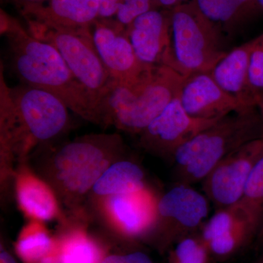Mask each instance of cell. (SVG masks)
<instances>
[{
    "label": "cell",
    "instance_id": "obj_1",
    "mask_svg": "<svg viewBox=\"0 0 263 263\" xmlns=\"http://www.w3.org/2000/svg\"><path fill=\"white\" fill-rule=\"evenodd\" d=\"M1 33L6 37L10 68L22 84L56 95L74 113L102 124L96 105L53 45L34 37L16 21L3 15Z\"/></svg>",
    "mask_w": 263,
    "mask_h": 263
},
{
    "label": "cell",
    "instance_id": "obj_2",
    "mask_svg": "<svg viewBox=\"0 0 263 263\" xmlns=\"http://www.w3.org/2000/svg\"><path fill=\"white\" fill-rule=\"evenodd\" d=\"M262 138L263 123L257 107L221 118L177 151L173 161L175 183L202 182L227 156Z\"/></svg>",
    "mask_w": 263,
    "mask_h": 263
},
{
    "label": "cell",
    "instance_id": "obj_3",
    "mask_svg": "<svg viewBox=\"0 0 263 263\" xmlns=\"http://www.w3.org/2000/svg\"><path fill=\"white\" fill-rule=\"evenodd\" d=\"M186 77L165 65L155 66L131 86L112 83L102 105V125L139 135L175 98Z\"/></svg>",
    "mask_w": 263,
    "mask_h": 263
},
{
    "label": "cell",
    "instance_id": "obj_4",
    "mask_svg": "<svg viewBox=\"0 0 263 263\" xmlns=\"http://www.w3.org/2000/svg\"><path fill=\"white\" fill-rule=\"evenodd\" d=\"M171 48L165 66L188 77L210 72L228 50L224 31L207 18L194 0L171 10Z\"/></svg>",
    "mask_w": 263,
    "mask_h": 263
},
{
    "label": "cell",
    "instance_id": "obj_5",
    "mask_svg": "<svg viewBox=\"0 0 263 263\" xmlns=\"http://www.w3.org/2000/svg\"><path fill=\"white\" fill-rule=\"evenodd\" d=\"M123 151L122 138L117 135L84 136L64 143L52 155V176L65 195L82 196L92 190Z\"/></svg>",
    "mask_w": 263,
    "mask_h": 263
},
{
    "label": "cell",
    "instance_id": "obj_6",
    "mask_svg": "<svg viewBox=\"0 0 263 263\" xmlns=\"http://www.w3.org/2000/svg\"><path fill=\"white\" fill-rule=\"evenodd\" d=\"M34 37L51 43L60 51L72 75L86 89L100 112L113 81L91 37L90 28L68 29L32 24Z\"/></svg>",
    "mask_w": 263,
    "mask_h": 263
},
{
    "label": "cell",
    "instance_id": "obj_7",
    "mask_svg": "<svg viewBox=\"0 0 263 263\" xmlns=\"http://www.w3.org/2000/svg\"><path fill=\"white\" fill-rule=\"evenodd\" d=\"M209 200L192 186L175 183L159 199L151 238L162 252L202 228L210 211Z\"/></svg>",
    "mask_w": 263,
    "mask_h": 263
},
{
    "label": "cell",
    "instance_id": "obj_8",
    "mask_svg": "<svg viewBox=\"0 0 263 263\" xmlns=\"http://www.w3.org/2000/svg\"><path fill=\"white\" fill-rule=\"evenodd\" d=\"M17 119L24 136L32 142H49L67 130L70 115L56 95L22 84L9 88Z\"/></svg>",
    "mask_w": 263,
    "mask_h": 263
},
{
    "label": "cell",
    "instance_id": "obj_9",
    "mask_svg": "<svg viewBox=\"0 0 263 263\" xmlns=\"http://www.w3.org/2000/svg\"><path fill=\"white\" fill-rule=\"evenodd\" d=\"M220 119L191 117L177 97L138 135L139 145L151 155L173 163L175 155L183 144Z\"/></svg>",
    "mask_w": 263,
    "mask_h": 263
},
{
    "label": "cell",
    "instance_id": "obj_10",
    "mask_svg": "<svg viewBox=\"0 0 263 263\" xmlns=\"http://www.w3.org/2000/svg\"><path fill=\"white\" fill-rule=\"evenodd\" d=\"M263 155V138L232 152L202 181L204 195L216 209L239 202L249 176Z\"/></svg>",
    "mask_w": 263,
    "mask_h": 263
},
{
    "label": "cell",
    "instance_id": "obj_11",
    "mask_svg": "<svg viewBox=\"0 0 263 263\" xmlns=\"http://www.w3.org/2000/svg\"><path fill=\"white\" fill-rule=\"evenodd\" d=\"M102 19L92 24L91 37L110 79L114 84L122 86L136 84L155 66L145 65L137 57L127 27Z\"/></svg>",
    "mask_w": 263,
    "mask_h": 263
},
{
    "label": "cell",
    "instance_id": "obj_12",
    "mask_svg": "<svg viewBox=\"0 0 263 263\" xmlns=\"http://www.w3.org/2000/svg\"><path fill=\"white\" fill-rule=\"evenodd\" d=\"M178 98L186 113L198 119H219L247 110L221 89L210 72L186 77Z\"/></svg>",
    "mask_w": 263,
    "mask_h": 263
},
{
    "label": "cell",
    "instance_id": "obj_13",
    "mask_svg": "<svg viewBox=\"0 0 263 263\" xmlns=\"http://www.w3.org/2000/svg\"><path fill=\"white\" fill-rule=\"evenodd\" d=\"M108 197L106 209L119 232L129 239L148 238L155 226L160 197L148 186Z\"/></svg>",
    "mask_w": 263,
    "mask_h": 263
},
{
    "label": "cell",
    "instance_id": "obj_14",
    "mask_svg": "<svg viewBox=\"0 0 263 263\" xmlns=\"http://www.w3.org/2000/svg\"><path fill=\"white\" fill-rule=\"evenodd\" d=\"M171 10L152 9L135 19L127 33L137 57L145 65H165L171 48Z\"/></svg>",
    "mask_w": 263,
    "mask_h": 263
},
{
    "label": "cell",
    "instance_id": "obj_15",
    "mask_svg": "<svg viewBox=\"0 0 263 263\" xmlns=\"http://www.w3.org/2000/svg\"><path fill=\"white\" fill-rule=\"evenodd\" d=\"M37 23L68 29L90 28L99 18V0H48L46 5L24 8Z\"/></svg>",
    "mask_w": 263,
    "mask_h": 263
},
{
    "label": "cell",
    "instance_id": "obj_16",
    "mask_svg": "<svg viewBox=\"0 0 263 263\" xmlns=\"http://www.w3.org/2000/svg\"><path fill=\"white\" fill-rule=\"evenodd\" d=\"M253 45L252 39L230 50L210 72L221 89L238 100L243 109L252 108L247 106V90L249 60Z\"/></svg>",
    "mask_w": 263,
    "mask_h": 263
},
{
    "label": "cell",
    "instance_id": "obj_17",
    "mask_svg": "<svg viewBox=\"0 0 263 263\" xmlns=\"http://www.w3.org/2000/svg\"><path fill=\"white\" fill-rule=\"evenodd\" d=\"M148 187L144 171L136 162L119 159L99 178L92 191L100 196L136 193Z\"/></svg>",
    "mask_w": 263,
    "mask_h": 263
},
{
    "label": "cell",
    "instance_id": "obj_18",
    "mask_svg": "<svg viewBox=\"0 0 263 263\" xmlns=\"http://www.w3.org/2000/svg\"><path fill=\"white\" fill-rule=\"evenodd\" d=\"M16 193L19 205L27 215L41 221L51 220L57 216L56 198L44 181L23 175L19 178Z\"/></svg>",
    "mask_w": 263,
    "mask_h": 263
},
{
    "label": "cell",
    "instance_id": "obj_19",
    "mask_svg": "<svg viewBox=\"0 0 263 263\" xmlns=\"http://www.w3.org/2000/svg\"><path fill=\"white\" fill-rule=\"evenodd\" d=\"M202 14L224 32H231L240 21L260 9L256 0H194ZM261 10V9H260Z\"/></svg>",
    "mask_w": 263,
    "mask_h": 263
},
{
    "label": "cell",
    "instance_id": "obj_20",
    "mask_svg": "<svg viewBox=\"0 0 263 263\" xmlns=\"http://www.w3.org/2000/svg\"><path fill=\"white\" fill-rule=\"evenodd\" d=\"M57 249V241L39 224L26 228L15 245V252L24 263H41Z\"/></svg>",
    "mask_w": 263,
    "mask_h": 263
},
{
    "label": "cell",
    "instance_id": "obj_21",
    "mask_svg": "<svg viewBox=\"0 0 263 263\" xmlns=\"http://www.w3.org/2000/svg\"><path fill=\"white\" fill-rule=\"evenodd\" d=\"M57 251L66 263H101L105 256L100 246L81 231L62 237Z\"/></svg>",
    "mask_w": 263,
    "mask_h": 263
},
{
    "label": "cell",
    "instance_id": "obj_22",
    "mask_svg": "<svg viewBox=\"0 0 263 263\" xmlns=\"http://www.w3.org/2000/svg\"><path fill=\"white\" fill-rule=\"evenodd\" d=\"M238 204L258 235L263 226V155L252 170Z\"/></svg>",
    "mask_w": 263,
    "mask_h": 263
},
{
    "label": "cell",
    "instance_id": "obj_23",
    "mask_svg": "<svg viewBox=\"0 0 263 263\" xmlns=\"http://www.w3.org/2000/svg\"><path fill=\"white\" fill-rule=\"evenodd\" d=\"M256 235L257 232L249 222L240 224L218 235L207 243L213 260L224 261L231 258Z\"/></svg>",
    "mask_w": 263,
    "mask_h": 263
},
{
    "label": "cell",
    "instance_id": "obj_24",
    "mask_svg": "<svg viewBox=\"0 0 263 263\" xmlns=\"http://www.w3.org/2000/svg\"><path fill=\"white\" fill-rule=\"evenodd\" d=\"M212 260L200 230L186 235L168 251V263H210Z\"/></svg>",
    "mask_w": 263,
    "mask_h": 263
},
{
    "label": "cell",
    "instance_id": "obj_25",
    "mask_svg": "<svg viewBox=\"0 0 263 263\" xmlns=\"http://www.w3.org/2000/svg\"><path fill=\"white\" fill-rule=\"evenodd\" d=\"M245 222L250 224L247 216L237 202L230 206L216 209L214 215L202 224L200 230V233L202 238L208 243L218 235Z\"/></svg>",
    "mask_w": 263,
    "mask_h": 263
},
{
    "label": "cell",
    "instance_id": "obj_26",
    "mask_svg": "<svg viewBox=\"0 0 263 263\" xmlns=\"http://www.w3.org/2000/svg\"><path fill=\"white\" fill-rule=\"evenodd\" d=\"M263 95V33L254 38V45L249 60L247 104L255 108Z\"/></svg>",
    "mask_w": 263,
    "mask_h": 263
},
{
    "label": "cell",
    "instance_id": "obj_27",
    "mask_svg": "<svg viewBox=\"0 0 263 263\" xmlns=\"http://www.w3.org/2000/svg\"><path fill=\"white\" fill-rule=\"evenodd\" d=\"M154 0H123L116 15L117 22L127 27L138 16L155 9Z\"/></svg>",
    "mask_w": 263,
    "mask_h": 263
},
{
    "label": "cell",
    "instance_id": "obj_28",
    "mask_svg": "<svg viewBox=\"0 0 263 263\" xmlns=\"http://www.w3.org/2000/svg\"><path fill=\"white\" fill-rule=\"evenodd\" d=\"M101 263H154L149 256L141 251L105 256Z\"/></svg>",
    "mask_w": 263,
    "mask_h": 263
},
{
    "label": "cell",
    "instance_id": "obj_29",
    "mask_svg": "<svg viewBox=\"0 0 263 263\" xmlns=\"http://www.w3.org/2000/svg\"><path fill=\"white\" fill-rule=\"evenodd\" d=\"M123 0H99V18L108 19L117 15Z\"/></svg>",
    "mask_w": 263,
    "mask_h": 263
},
{
    "label": "cell",
    "instance_id": "obj_30",
    "mask_svg": "<svg viewBox=\"0 0 263 263\" xmlns=\"http://www.w3.org/2000/svg\"><path fill=\"white\" fill-rule=\"evenodd\" d=\"M0 263H17L13 256L1 246L0 251Z\"/></svg>",
    "mask_w": 263,
    "mask_h": 263
},
{
    "label": "cell",
    "instance_id": "obj_31",
    "mask_svg": "<svg viewBox=\"0 0 263 263\" xmlns=\"http://www.w3.org/2000/svg\"><path fill=\"white\" fill-rule=\"evenodd\" d=\"M41 263H66L64 259H62V256L58 253V252H53V254H50L49 256L46 257V258L43 259Z\"/></svg>",
    "mask_w": 263,
    "mask_h": 263
},
{
    "label": "cell",
    "instance_id": "obj_32",
    "mask_svg": "<svg viewBox=\"0 0 263 263\" xmlns=\"http://www.w3.org/2000/svg\"><path fill=\"white\" fill-rule=\"evenodd\" d=\"M154 2L156 5H160L171 10L179 5L178 0H154Z\"/></svg>",
    "mask_w": 263,
    "mask_h": 263
},
{
    "label": "cell",
    "instance_id": "obj_33",
    "mask_svg": "<svg viewBox=\"0 0 263 263\" xmlns=\"http://www.w3.org/2000/svg\"><path fill=\"white\" fill-rule=\"evenodd\" d=\"M13 1L19 5H24V8H27L31 5L41 4L45 0H13Z\"/></svg>",
    "mask_w": 263,
    "mask_h": 263
},
{
    "label": "cell",
    "instance_id": "obj_34",
    "mask_svg": "<svg viewBox=\"0 0 263 263\" xmlns=\"http://www.w3.org/2000/svg\"><path fill=\"white\" fill-rule=\"evenodd\" d=\"M257 108L258 109L263 123V95L260 97V98L259 99L258 102H257Z\"/></svg>",
    "mask_w": 263,
    "mask_h": 263
},
{
    "label": "cell",
    "instance_id": "obj_35",
    "mask_svg": "<svg viewBox=\"0 0 263 263\" xmlns=\"http://www.w3.org/2000/svg\"><path fill=\"white\" fill-rule=\"evenodd\" d=\"M256 2H257V5H259V8L263 10V0H256Z\"/></svg>",
    "mask_w": 263,
    "mask_h": 263
},
{
    "label": "cell",
    "instance_id": "obj_36",
    "mask_svg": "<svg viewBox=\"0 0 263 263\" xmlns=\"http://www.w3.org/2000/svg\"><path fill=\"white\" fill-rule=\"evenodd\" d=\"M178 2H179V4L180 5L183 4V3H186V0H178Z\"/></svg>",
    "mask_w": 263,
    "mask_h": 263
},
{
    "label": "cell",
    "instance_id": "obj_37",
    "mask_svg": "<svg viewBox=\"0 0 263 263\" xmlns=\"http://www.w3.org/2000/svg\"><path fill=\"white\" fill-rule=\"evenodd\" d=\"M260 234L263 237V226H262V229H261Z\"/></svg>",
    "mask_w": 263,
    "mask_h": 263
},
{
    "label": "cell",
    "instance_id": "obj_38",
    "mask_svg": "<svg viewBox=\"0 0 263 263\" xmlns=\"http://www.w3.org/2000/svg\"><path fill=\"white\" fill-rule=\"evenodd\" d=\"M258 263H263V257L260 259V260L259 261Z\"/></svg>",
    "mask_w": 263,
    "mask_h": 263
}]
</instances>
